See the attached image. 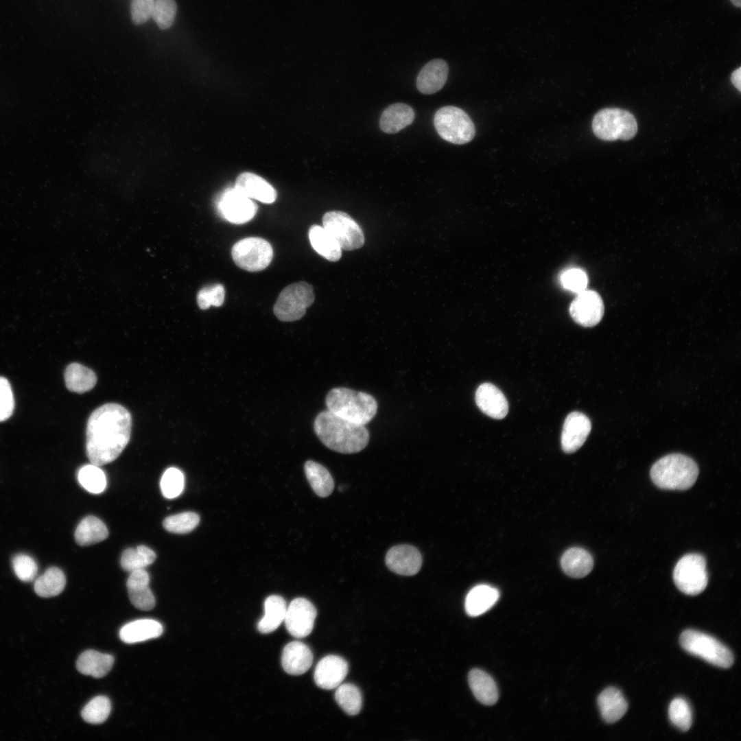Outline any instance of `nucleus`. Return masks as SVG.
I'll list each match as a JSON object with an SVG mask.
<instances>
[{
  "label": "nucleus",
  "mask_w": 741,
  "mask_h": 741,
  "mask_svg": "<svg viewBox=\"0 0 741 741\" xmlns=\"http://www.w3.org/2000/svg\"><path fill=\"white\" fill-rule=\"evenodd\" d=\"M154 0H132L131 18L135 25H141L152 17Z\"/></svg>",
  "instance_id": "09e8293b"
},
{
  "label": "nucleus",
  "mask_w": 741,
  "mask_h": 741,
  "mask_svg": "<svg viewBox=\"0 0 741 741\" xmlns=\"http://www.w3.org/2000/svg\"><path fill=\"white\" fill-rule=\"evenodd\" d=\"M177 5L174 0H156L152 18L161 30L170 27L176 17Z\"/></svg>",
  "instance_id": "37998d69"
},
{
  "label": "nucleus",
  "mask_w": 741,
  "mask_h": 741,
  "mask_svg": "<svg viewBox=\"0 0 741 741\" xmlns=\"http://www.w3.org/2000/svg\"><path fill=\"white\" fill-rule=\"evenodd\" d=\"M64 381L70 391L83 393L94 388L97 376L91 369L79 363H71L65 369Z\"/></svg>",
  "instance_id": "473e14b6"
},
{
  "label": "nucleus",
  "mask_w": 741,
  "mask_h": 741,
  "mask_svg": "<svg viewBox=\"0 0 741 741\" xmlns=\"http://www.w3.org/2000/svg\"><path fill=\"white\" fill-rule=\"evenodd\" d=\"M325 403L329 411L363 425L373 419L377 410V403L372 395L343 387L331 389Z\"/></svg>",
  "instance_id": "20e7f679"
},
{
  "label": "nucleus",
  "mask_w": 741,
  "mask_h": 741,
  "mask_svg": "<svg viewBox=\"0 0 741 741\" xmlns=\"http://www.w3.org/2000/svg\"><path fill=\"white\" fill-rule=\"evenodd\" d=\"M225 298V288L220 283L208 285L202 288L198 293L197 302L199 307L207 309L211 305L220 307Z\"/></svg>",
  "instance_id": "a18cd8bd"
},
{
  "label": "nucleus",
  "mask_w": 741,
  "mask_h": 741,
  "mask_svg": "<svg viewBox=\"0 0 741 741\" xmlns=\"http://www.w3.org/2000/svg\"><path fill=\"white\" fill-rule=\"evenodd\" d=\"M235 188L246 197L266 204L274 202L277 196L276 189L268 182L251 172L239 174Z\"/></svg>",
  "instance_id": "6ab92c4d"
},
{
  "label": "nucleus",
  "mask_w": 741,
  "mask_h": 741,
  "mask_svg": "<svg viewBox=\"0 0 741 741\" xmlns=\"http://www.w3.org/2000/svg\"><path fill=\"white\" fill-rule=\"evenodd\" d=\"M593 134L604 141L629 140L635 137L637 124L628 111L609 108L598 111L592 120Z\"/></svg>",
  "instance_id": "423d86ee"
},
{
  "label": "nucleus",
  "mask_w": 741,
  "mask_h": 741,
  "mask_svg": "<svg viewBox=\"0 0 741 741\" xmlns=\"http://www.w3.org/2000/svg\"><path fill=\"white\" fill-rule=\"evenodd\" d=\"M322 225L344 250H356L364 244L362 229L349 215L343 211L327 212L322 217Z\"/></svg>",
  "instance_id": "9b49d317"
},
{
  "label": "nucleus",
  "mask_w": 741,
  "mask_h": 741,
  "mask_svg": "<svg viewBox=\"0 0 741 741\" xmlns=\"http://www.w3.org/2000/svg\"><path fill=\"white\" fill-rule=\"evenodd\" d=\"M469 687L475 698L485 705H493L498 700V690L493 679L480 669H473L468 674Z\"/></svg>",
  "instance_id": "bb28decb"
},
{
  "label": "nucleus",
  "mask_w": 741,
  "mask_h": 741,
  "mask_svg": "<svg viewBox=\"0 0 741 741\" xmlns=\"http://www.w3.org/2000/svg\"><path fill=\"white\" fill-rule=\"evenodd\" d=\"M14 399L8 380L0 377V422L9 419L14 411Z\"/></svg>",
  "instance_id": "de8ad7c7"
},
{
  "label": "nucleus",
  "mask_w": 741,
  "mask_h": 741,
  "mask_svg": "<svg viewBox=\"0 0 741 741\" xmlns=\"http://www.w3.org/2000/svg\"><path fill=\"white\" fill-rule=\"evenodd\" d=\"M150 576L145 569L130 573L126 585L131 603L137 609L148 611L155 606V598L149 587Z\"/></svg>",
  "instance_id": "aec40b11"
},
{
  "label": "nucleus",
  "mask_w": 741,
  "mask_h": 741,
  "mask_svg": "<svg viewBox=\"0 0 741 741\" xmlns=\"http://www.w3.org/2000/svg\"><path fill=\"white\" fill-rule=\"evenodd\" d=\"M108 530L106 525L95 516L84 517L78 525L74 537L76 543L81 546L95 544L106 539Z\"/></svg>",
  "instance_id": "2f4dec72"
},
{
  "label": "nucleus",
  "mask_w": 741,
  "mask_h": 741,
  "mask_svg": "<svg viewBox=\"0 0 741 741\" xmlns=\"http://www.w3.org/2000/svg\"><path fill=\"white\" fill-rule=\"evenodd\" d=\"M348 663L341 657L330 655L323 657L314 671V681L320 688L332 690L339 686L348 672Z\"/></svg>",
  "instance_id": "f3484780"
},
{
  "label": "nucleus",
  "mask_w": 741,
  "mask_h": 741,
  "mask_svg": "<svg viewBox=\"0 0 741 741\" xmlns=\"http://www.w3.org/2000/svg\"><path fill=\"white\" fill-rule=\"evenodd\" d=\"M414 116L413 109L408 104H393L383 111L379 119V126L386 133H397L411 124Z\"/></svg>",
  "instance_id": "a878e982"
},
{
  "label": "nucleus",
  "mask_w": 741,
  "mask_h": 741,
  "mask_svg": "<svg viewBox=\"0 0 741 741\" xmlns=\"http://www.w3.org/2000/svg\"><path fill=\"white\" fill-rule=\"evenodd\" d=\"M731 1L736 7H740V5H741V1L740 0H731Z\"/></svg>",
  "instance_id": "3c124183"
},
{
  "label": "nucleus",
  "mask_w": 741,
  "mask_h": 741,
  "mask_svg": "<svg viewBox=\"0 0 741 741\" xmlns=\"http://www.w3.org/2000/svg\"><path fill=\"white\" fill-rule=\"evenodd\" d=\"M132 419L122 405L109 403L90 415L86 425V455L91 464L102 466L114 461L128 445Z\"/></svg>",
  "instance_id": "f257e3e1"
},
{
  "label": "nucleus",
  "mask_w": 741,
  "mask_h": 741,
  "mask_svg": "<svg viewBox=\"0 0 741 741\" xmlns=\"http://www.w3.org/2000/svg\"><path fill=\"white\" fill-rule=\"evenodd\" d=\"M308 235L312 248L320 255L331 261H337L341 258L340 246L323 226L312 225L309 229Z\"/></svg>",
  "instance_id": "c756f323"
},
{
  "label": "nucleus",
  "mask_w": 741,
  "mask_h": 741,
  "mask_svg": "<svg viewBox=\"0 0 741 741\" xmlns=\"http://www.w3.org/2000/svg\"><path fill=\"white\" fill-rule=\"evenodd\" d=\"M316 609L314 604L304 598L294 599L287 607L285 624L292 636L301 638L309 635L314 625Z\"/></svg>",
  "instance_id": "4468645a"
},
{
  "label": "nucleus",
  "mask_w": 741,
  "mask_h": 741,
  "mask_svg": "<svg viewBox=\"0 0 741 741\" xmlns=\"http://www.w3.org/2000/svg\"><path fill=\"white\" fill-rule=\"evenodd\" d=\"M78 479L81 486L91 493H100L106 486L104 472L93 464L82 467L78 471Z\"/></svg>",
  "instance_id": "4c0bfd02"
},
{
  "label": "nucleus",
  "mask_w": 741,
  "mask_h": 741,
  "mask_svg": "<svg viewBox=\"0 0 741 741\" xmlns=\"http://www.w3.org/2000/svg\"><path fill=\"white\" fill-rule=\"evenodd\" d=\"M163 495L167 499L178 497L184 488V475L177 468L167 469L162 475L160 482Z\"/></svg>",
  "instance_id": "79ce46f5"
},
{
  "label": "nucleus",
  "mask_w": 741,
  "mask_h": 741,
  "mask_svg": "<svg viewBox=\"0 0 741 741\" xmlns=\"http://www.w3.org/2000/svg\"><path fill=\"white\" fill-rule=\"evenodd\" d=\"M200 517L194 512H184L167 517L163 521L164 528L176 534L192 531L199 524Z\"/></svg>",
  "instance_id": "ea45409f"
},
{
  "label": "nucleus",
  "mask_w": 741,
  "mask_h": 741,
  "mask_svg": "<svg viewBox=\"0 0 741 741\" xmlns=\"http://www.w3.org/2000/svg\"><path fill=\"white\" fill-rule=\"evenodd\" d=\"M335 699L347 714H357L362 708V697L359 688L351 683L340 684L336 687Z\"/></svg>",
  "instance_id": "e433bc0d"
},
{
  "label": "nucleus",
  "mask_w": 741,
  "mask_h": 741,
  "mask_svg": "<svg viewBox=\"0 0 741 741\" xmlns=\"http://www.w3.org/2000/svg\"><path fill=\"white\" fill-rule=\"evenodd\" d=\"M695 461L681 454L666 455L652 466L650 475L653 483L666 490H686L692 487L698 475Z\"/></svg>",
  "instance_id": "7ed1b4c3"
},
{
  "label": "nucleus",
  "mask_w": 741,
  "mask_h": 741,
  "mask_svg": "<svg viewBox=\"0 0 741 741\" xmlns=\"http://www.w3.org/2000/svg\"><path fill=\"white\" fill-rule=\"evenodd\" d=\"M231 256L235 263L249 272H259L266 268L273 258V249L266 239L250 237L241 239L232 247Z\"/></svg>",
  "instance_id": "9d476101"
},
{
  "label": "nucleus",
  "mask_w": 741,
  "mask_h": 741,
  "mask_svg": "<svg viewBox=\"0 0 741 741\" xmlns=\"http://www.w3.org/2000/svg\"><path fill=\"white\" fill-rule=\"evenodd\" d=\"M314 430L326 447L342 454L359 452L369 440V434L364 425L346 420L329 410L317 415Z\"/></svg>",
  "instance_id": "f03ea898"
},
{
  "label": "nucleus",
  "mask_w": 741,
  "mask_h": 741,
  "mask_svg": "<svg viewBox=\"0 0 741 741\" xmlns=\"http://www.w3.org/2000/svg\"><path fill=\"white\" fill-rule=\"evenodd\" d=\"M598 705L602 719L607 723L618 721L628 709L627 702L622 692L613 687L606 688L600 694Z\"/></svg>",
  "instance_id": "393cba45"
},
{
  "label": "nucleus",
  "mask_w": 741,
  "mask_h": 741,
  "mask_svg": "<svg viewBox=\"0 0 741 741\" xmlns=\"http://www.w3.org/2000/svg\"><path fill=\"white\" fill-rule=\"evenodd\" d=\"M560 282L565 289L578 294L586 290L588 277L583 270L570 268L561 273Z\"/></svg>",
  "instance_id": "c03bdc74"
},
{
  "label": "nucleus",
  "mask_w": 741,
  "mask_h": 741,
  "mask_svg": "<svg viewBox=\"0 0 741 741\" xmlns=\"http://www.w3.org/2000/svg\"><path fill=\"white\" fill-rule=\"evenodd\" d=\"M265 614L257 624L259 631L268 634L275 631L284 620L287 606L280 596H268L264 602Z\"/></svg>",
  "instance_id": "7c9ffc66"
},
{
  "label": "nucleus",
  "mask_w": 741,
  "mask_h": 741,
  "mask_svg": "<svg viewBox=\"0 0 741 741\" xmlns=\"http://www.w3.org/2000/svg\"><path fill=\"white\" fill-rule=\"evenodd\" d=\"M673 580L677 588L685 594L696 596L703 592L708 583L704 556L691 553L681 557L674 567Z\"/></svg>",
  "instance_id": "1a4fd4ad"
},
{
  "label": "nucleus",
  "mask_w": 741,
  "mask_h": 741,
  "mask_svg": "<svg viewBox=\"0 0 741 741\" xmlns=\"http://www.w3.org/2000/svg\"><path fill=\"white\" fill-rule=\"evenodd\" d=\"M591 430L589 419L580 412H573L566 417L561 434V447L564 452L576 451L585 442Z\"/></svg>",
  "instance_id": "2eb2a0df"
},
{
  "label": "nucleus",
  "mask_w": 741,
  "mask_h": 741,
  "mask_svg": "<svg viewBox=\"0 0 741 741\" xmlns=\"http://www.w3.org/2000/svg\"><path fill=\"white\" fill-rule=\"evenodd\" d=\"M561 565L567 575L579 578L590 573L593 567V560L588 551L576 547L564 552L561 559Z\"/></svg>",
  "instance_id": "c85d7f7f"
},
{
  "label": "nucleus",
  "mask_w": 741,
  "mask_h": 741,
  "mask_svg": "<svg viewBox=\"0 0 741 741\" xmlns=\"http://www.w3.org/2000/svg\"><path fill=\"white\" fill-rule=\"evenodd\" d=\"M219 215L226 221L241 224L252 220L257 212V205L235 188L225 191L217 202Z\"/></svg>",
  "instance_id": "f8f14e48"
},
{
  "label": "nucleus",
  "mask_w": 741,
  "mask_h": 741,
  "mask_svg": "<svg viewBox=\"0 0 741 741\" xmlns=\"http://www.w3.org/2000/svg\"><path fill=\"white\" fill-rule=\"evenodd\" d=\"M315 299L313 287L300 281L285 287L279 294L274 305L273 311L277 318L283 322H292L301 319L306 309Z\"/></svg>",
  "instance_id": "6e6552de"
},
{
  "label": "nucleus",
  "mask_w": 741,
  "mask_h": 741,
  "mask_svg": "<svg viewBox=\"0 0 741 741\" xmlns=\"http://www.w3.org/2000/svg\"><path fill=\"white\" fill-rule=\"evenodd\" d=\"M113 663L114 657L112 655L88 650L79 656L76 661V668L84 675L101 678L110 672Z\"/></svg>",
  "instance_id": "cd10ccee"
},
{
  "label": "nucleus",
  "mask_w": 741,
  "mask_h": 741,
  "mask_svg": "<svg viewBox=\"0 0 741 741\" xmlns=\"http://www.w3.org/2000/svg\"><path fill=\"white\" fill-rule=\"evenodd\" d=\"M385 562L392 572L403 576H412L420 570L422 556L418 549L412 545H398L388 551Z\"/></svg>",
  "instance_id": "dca6fc26"
},
{
  "label": "nucleus",
  "mask_w": 741,
  "mask_h": 741,
  "mask_svg": "<svg viewBox=\"0 0 741 741\" xmlns=\"http://www.w3.org/2000/svg\"><path fill=\"white\" fill-rule=\"evenodd\" d=\"M155 552L146 545L126 549L121 556L120 564L123 569L132 572L134 570L145 569L154 562Z\"/></svg>",
  "instance_id": "c9c22d12"
},
{
  "label": "nucleus",
  "mask_w": 741,
  "mask_h": 741,
  "mask_svg": "<svg viewBox=\"0 0 741 741\" xmlns=\"http://www.w3.org/2000/svg\"><path fill=\"white\" fill-rule=\"evenodd\" d=\"M448 73L449 67L444 60H432L420 71L416 78V87L423 94L435 93L445 85Z\"/></svg>",
  "instance_id": "412c9836"
},
{
  "label": "nucleus",
  "mask_w": 741,
  "mask_h": 741,
  "mask_svg": "<svg viewBox=\"0 0 741 741\" xmlns=\"http://www.w3.org/2000/svg\"><path fill=\"white\" fill-rule=\"evenodd\" d=\"M731 81L733 86L738 89V91H741V68L738 67L737 69L733 71L731 75Z\"/></svg>",
  "instance_id": "8fccbe9b"
},
{
  "label": "nucleus",
  "mask_w": 741,
  "mask_h": 741,
  "mask_svg": "<svg viewBox=\"0 0 741 741\" xmlns=\"http://www.w3.org/2000/svg\"><path fill=\"white\" fill-rule=\"evenodd\" d=\"M163 632L162 624L152 619H140L125 624L119 631L120 639L127 644H135L157 638Z\"/></svg>",
  "instance_id": "5701e85b"
},
{
  "label": "nucleus",
  "mask_w": 741,
  "mask_h": 741,
  "mask_svg": "<svg viewBox=\"0 0 741 741\" xmlns=\"http://www.w3.org/2000/svg\"><path fill=\"white\" fill-rule=\"evenodd\" d=\"M497 589L488 585H478L467 593L464 602L466 613L471 617L480 615L489 610L498 600Z\"/></svg>",
  "instance_id": "b1692460"
},
{
  "label": "nucleus",
  "mask_w": 741,
  "mask_h": 741,
  "mask_svg": "<svg viewBox=\"0 0 741 741\" xmlns=\"http://www.w3.org/2000/svg\"><path fill=\"white\" fill-rule=\"evenodd\" d=\"M12 565L16 576L21 581L30 582L36 578L38 565L30 556L18 554L13 557Z\"/></svg>",
  "instance_id": "49530a36"
},
{
  "label": "nucleus",
  "mask_w": 741,
  "mask_h": 741,
  "mask_svg": "<svg viewBox=\"0 0 741 741\" xmlns=\"http://www.w3.org/2000/svg\"><path fill=\"white\" fill-rule=\"evenodd\" d=\"M475 399L479 409L493 419H502L508 413V403L506 397L491 383H483L478 386Z\"/></svg>",
  "instance_id": "a211bd4d"
},
{
  "label": "nucleus",
  "mask_w": 741,
  "mask_h": 741,
  "mask_svg": "<svg viewBox=\"0 0 741 741\" xmlns=\"http://www.w3.org/2000/svg\"><path fill=\"white\" fill-rule=\"evenodd\" d=\"M434 124L440 137L454 144L469 143L475 134L470 117L462 109L454 106L439 108L434 115Z\"/></svg>",
  "instance_id": "0eeeda50"
},
{
  "label": "nucleus",
  "mask_w": 741,
  "mask_h": 741,
  "mask_svg": "<svg viewBox=\"0 0 741 741\" xmlns=\"http://www.w3.org/2000/svg\"><path fill=\"white\" fill-rule=\"evenodd\" d=\"M65 585L64 572L56 567H51L36 579L34 591L40 597L49 598L60 594Z\"/></svg>",
  "instance_id": "f704fd0d"
},
{
  "label": "nucleus",
  "mask_w": 741,
  "mask_h": 741,
  "mask_svg": "<svg viewBox=\"0 0 741 741\" xmlns=\"http://www.w3.org/2000/svg\"><path fill=\"white\" fill-rule=\"evenodd\" d=\"M313 661L310 648L301 642L288 643L283 648L281 663L284 670L292 675H300L307 672Z\"/></svg>",
  "instance_id": "4be33fe9"
},
{
  "label": "nucleus",
  "mask_w": 741,
  "mask_h": 741,
  "mask_svg": "<svg viewBox=\"0 0 741 741\" xmlns=\"http://www.w3.org/2000/svg\"><path fill=\"white\" fill-rule=\"evenodd\" d=\"M668 715L671 722L679 729L687 731L690 728L692 722V710L684 698H676L671 701Z\"/></svg>",
  "instance_id": "a19ab883"
},
{
  "label": "nucleus",
  "mask_w": 741,
  "mask_h": 741,
  "mask_svg": "<svg viewBox=\"0 0 741 741\" xmlns=\"http://www.w3.org/2000/svg\"><path fill=\"white\" fill-rule=\"evenodd\" d=\"M305 473L314 491L320 497L331 495L334 482L329 471L322 464L307 460L304 465Z\"/></svg>",
  "instance_id": "72a5a7b5"
},
{
  "label": "nucleus",
  "mask_w": 741,
  "mask_h": 741,
  "mask_svg": "<svg viewBox=\"0 0 741 741\" xmlns=\"http://www.w3.org/2000/svg\"><path fill=\"white\" fill-rule=\"evenodd\" d=\"M111 704L110 700L104 696H98L91 699L83 708L81 716L84 721L91 724H101L106 721L110 715Z\"/></svg>",
  "instance_id": "58836bf2"
},
{
  "label": "nucleus",
  "mask_w": 741,
  "mask_h": 741,
  "mask_svg": "<svg viewBox=\"0 0 741 741\" xmlns=\"http://www.w3.org/2000/svg\"><path fill=\"white\" fill-rule=\"evenodd\" d=\"M680 644L689 653L722 668L733 663L731 651L715 637L704 633L688 629L680 636Z\"/></svg>",
  "instance_id": "39448f33"
},
{
  "label": "nucleus",
  "mask_w": 741,
  "mask_h": 741,
  "mask_svg": "<svg viewBox=\"0 0 741 741\" xmlns=\"http://www.w3.org/2000/svg\"><path fill=\"white\" fill-rule=\"evenodd\" d=\"M604 304L600 296L593 290H584L572 302L569 314L572 319L585 327H591L600 322L604 315Z\"/></svg>",
  "instance_id": "ddd939ff"
}]
</instances>
